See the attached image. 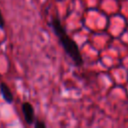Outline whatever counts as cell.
I'll list each match as a JSON object with an SVG mask.
<instances>
[{
	"label": "cell",
	"instance_id": "obj_1",
	"mask_svg": "<svg viewBox=\"0 0 128 128\" xmlns=\"http://www.w3.org/2000/svg\"><path fill=\"white\" fill-rule=\"evenodd\" d=\"M49 24H50L55 36L58 38L59 44L61 45L62 49L68 55V57L72 60L74 65L76 67L82 66L84 64V60H83L82 54L80 52V48H79L77 42L68 35L65 27L61 23V20L57 16H53L51 18V21Z\"/></svg>",
	"mask_w": 128,
	"mask_h": 128
},
{
	"label": "cell",
	"instance_id": "obj_2",
	"mask_svg": "<svg viewBox=\"0 0 128 128\" xmlns=\"http://www.w3.org/2000/svg\"><path fill=\"white\" fill-rule=\"evenodd\" d=\"M21 110H22L25 122L28 125H33L35 121V112L32 104L30 102H23L21 105Z\"/></svg>",
	"mask_w": 128,
	"mask_h": 128
},
{
	"label": "cell",
	"instance_id": "obj_3",
	"mask_svg": "<svg viewBox=\"0 0 128 128\" xmlns=\"http://www.w3.org/2000/svg\"><path fill=\"white\" fill-rule=\"evenodd\" d=\"M0 92L2 94L3 99L8 104H11L13 102V94H12L10 88L8 87V85L6 83H4V82H1L0 83Z\"/></svg>",
	"mask_w": 128,
	"mask_h": 128
},
{
	"label": "cell",
	"instance_id": "obj_4",
	"mask_svg": "<svg viewBox=\"0 0 128 128\" xmlns=\"http://www.w3.org/2000/svg\"><path fill=\"white\" fill-rule=\"evenodd\" d=\"M33 125H34L35 128H46V123L43 122V121H41V120H36L35 119Z\"/></svg>",
	"mask_w": 128,
	"mask_h": 128
},
{
	"label": "cell",
	"instance_id": "obj_5",
	"mask_svg": "<svg viewBox=\"0 0 128 128\" xmlns=\"http://www.w3.org/2000/svg\"><path fill=\"white\" fill-rule=\"evenodd\" d=\"M5 26V21L3 19V16H2V13L0 11V29H3Z\"/></svg>",
	"mask_w": 128,
	"mask_h": 128
}]
</instances>
